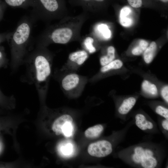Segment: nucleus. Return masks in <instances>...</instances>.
Instances as JSON below:
<instances>
[{
	"label": "nucleus",
	"instance_id": "1a4fd4ad",
	"mask_svg": "<svg viewBox=\"0 0 168 168\" xmlns=\"http://www.w3.org/2000/svg\"><path fill=\"white\" fill-rule=\"evenodd\" d=\"M87 151L91 156L103 157L107 156L112 152V145L108 141L100 140L91 144L88 147Z\"/></svg>",
	"mask_w": 168,
	"mask_h": 168
},
{
	"label": "nucleus",
	"instance_id": "2f4dec72",
	"mask_svg": "<svg viewBox=\"0 0 168 168\" xmlns=\"http://www.w3.org/2000/svg\"><path fill=\"white\" fill-rule=\"evenodd\" d=\"M161 2L163 3H167L168 2V0H158Z\"/></svg>",
	"mask_w": 168,
	"mask_h": 168
},
{
	"label": "nucleus",
	"instance_id": "9b49d317",
	"mask_svg": "<svg viewBox=\"0 0 168 168\" xmlns=\"http://www.w3.org/2000/svg\"><path fill=\"white\" fill-rule=\"evenodd\" d=\"M96 40L91 34L82 38L80 42L82 49L89 54H93L97 51L96 45Z\"/></svg>",
	"mask_w": 168,
	"mask_h": 168
},
{
	"label": "nucleus",
	"instance_id": "f8f14e48",
	"mask_svg": "<svg viewBox=\"0 0 168 168\" xmlns=\"http://www.w3.org/2000/svg\"><path fill=\"white\" fill-rule=\"evenodd\" d=\"M73 121L72 117L65 114L58 118L54 122L52 126L53 130L57 135L62 134V128L67 123H72Z\"/></svg>",
	"mask_w": 168,
	"mask_h": 168
},
{
	"label": "nucleus",
	"instance_id": "a211bd4d",
	"mask_svg": "<svg viewBox=\"0 0 168 168\" xmlns=\"http://www.w3.org/2000/svg\"><path fill=\"white\" fill-rule=\"evenodd\" d=\"M123 65V62L119 59L114 60L107 64L102 66L100 70V72L105 74L111 71L120 68Z\"/></svg>",
	"mask_w": 168,
	"mask_h": 168
},
{
	"label": "nucleus",
	"instance_id": "0eeeda50",
	"mask_svg": "<svg viewBox=\"0 0 168 168\" xmlns=\"http://www.w3.org/2000/svg\"><path fill=\"white\" fill-rule=\"evenodd\" d=\"M89 55L83 49L72 52L69 54L65 64L60 69L56 70L62 73L76 72L87 60Z\"/></svg>",
	"mask_w": 168,
	"mask_h": 168
},
{
	"label": "nucleus",
	"instance_id": "7ed1b4c3",
	"mask_svg": "<svg viewBox=\"0 0 168 168\" xmlns=\"http://www.w3.org/2000/svg\"><path fill=\"white\" fill-rule=\"evenodd\" d=\"M36 21L30 14L23 16L7 40L10 49V65L13 73L23 64L26 57L34 47L32 32Z\"/></svg>",
	"mask_w": 168,
	"mask_h": 168
},
{
	"label": "nucleus",
	"instance_id": "423d86ee",
	"mask_svg": "<svg viewBox=\"0 0 168 168\" xmlns=\"http://www.w3.org/2000/svg\"><path fill=\"white\" fill-rule=\"evenodd\" d=\"M157 154L152 148L138 146L132 149L129 158L133 164L138 166L144 168H154L159 162Z\"/></svg>",
	"mask_w": 168,
	"mask_h": 168
},
{
	"label": "nucleus",
	"instance_id": "bb28decb",
	"mask_svg": "<svg viewBox=\"0 0 168 168\" xmlns=\"http://www.w3.org/2000/svg\"><path fill=\"white\" fill-rule=\"evenodd\" d=\"M144 0H127V1L131 7L134 8H139L143 5Z\"/></svg>",
	"mask_w": 168,
	"mask_h": 168
},
{
	"label": "nucleus",
	"instance_id": "f03ea898",
	"mask_svg": "<svg viewBox=\"0 0 168 168\" xmlns=\"http://www.w3.org/2000/svg\"><path fill=\"white\" fill-rule=\"evenodd\" d=\"M90 14L85 12L76 16H67L58 22L48 26L34 40L35 45L47 47L53 44H67L80 42L81 32Z\"/></svg>",
	"mask_w": 168,
	"mask_h": 168
},
{
	"label": "nucleus",
	"instance_id": "cd10ccee",
	"mask_svg": "<svg viewBox=\"0 0 168 168\" xmlns=\"http://www.w3.org/2000/svg\"><path fill=\"white\" fill-rule=\"evenodd\" d=\"M161 93L163 99L167 103L168 102V86L166 85L162 88Z\"/></svg>",
	"mask_w": 168,
	"mask_h": 168
},
{
	"label": "nucleus",
	"instance_id": "393cba45",
	"mask_svg": "<svg viewBox=\"0 0 168 168\" xmlns=\"http://www.w3.org/2000/svg\"><path fill=\"white\" fill-rule=\"evenodd\" d=\"M72 124L71 123H67L62 128V133L66 137H69L72 134Z\"/></svg>",
	"mask_w": 168,
	"mask_h": 168
},
{
	"label": "nucleus",
	"instance_id": "4468645a",
	"mask_svg": "<svg viewBox=\"0 0 168 168\" xmlns=\"http://www.w3.org/2000/svg\"><path fill=\"white\" fill-rule=\"evenodd\" d=\"M136 100V99L133 97L125 99L118 108L119 113L123 115L128 114L135 105Z\"/></svg>",
	"mask_w": 168,
	"mask_h": 168
},
{
	"label": "nucleus",
	"instance_id": "c85d7f7f",
	"mask_svg": "<svg viewBox=\"0 0 168 168\" xmlns=\"http://www.w3.org/2000/svg\"><path fill=\"white\" fill-rule=\"evenodd\" d=\"M11 32L0 33V44L5 41H7L9 37Z\"/></svg>",
	"mask_w": 168,
	"mask_h": 168
},
{
	"label": "nucleus",
	"instance_id": "b1692460",
	"mask_svg": "<svg viewBox=\"0 0 168 168\" xmlns=\"http://www.w3.org/2000/svg\"><path fill=\"white\" fill-rule=\"evenodd\" d=\"M155 111L157 114L165 119H168V110L167 108L159 105L156 107Z\"/></svg>",
	"mask_w": 168,
	"mask_h": 168
},
{
	"label": "nucleus",
	"instance_id": "c756f323",
	"mask_svg": "<svg viewBox=\"0 0 168 168\" xmlns=\"http://www.w3.org/2000/svg\"><path fill=\"white\" fill-rule=\"evenodd\" d=\"M6 8V6L0 0V22L2 19Z\"/></svg>",
	"mask_w": 168,
	"mask_h": 168
},
{
	"label": "nucleus",
	"instance_id": "20e7f679",
	"mask_svg": "<svg viewBox=\"0 0 168 168\" xmlns=\"http://www.w3.org/2000/svg\"><path fill=\"white\" fill-rule=\"evenodd\" d=\"M30 15L37 21L48 24L53 21L60 20L68 15L65 0H33Z\"/></svg>",
	"mask_w": 168,
	"mask_h": 168
},
{
	"label": "nucleus",
	"instance_id": "6e6552de",
	"mask_svg": "<svg viewBox=\"0 0 168 168\" xmlns=\"http://www.w3.org/2000/svg\"><path fill=\"white\" fill-rule=\"evenodd\" d=\"M110 0H69V3L73 7H80L83 11L90 15L97 12L105 7Z\"/></svg>",
	"mask_w": 168,
	"mask_h": 168
},
{
	"label": "nucleus",
	"instance_id": "4be33fe9",
	"mask_svg": "<svg viewBox=\"0 0 168 168\" xmlns=\"http://www.w3.org/2000/svg\"><path fill=\"white\" fill-rule=\"evenodd\" d=\"M8 63V60L7 57L4 49L0 47V68H6Z\"/></svg>",
	"mask_w": 168,
	"mask_h": 168
},
{
	"label": "nucleus",
	"instance_id": "dca6fc26",
	"mask_svg": "<svg viewBox=\"0 0 168 168\" xmlns=\"http://www.w3.org/2000/svg\"><path fill=\"white\" fill-rule=\"evenodd\" d=\"M156 49V43L155 42L152 41L144 51L143 53V58L146 63H150L152 61Z\"/></svg>",
	"mask_w": 168,
	"mask_h": 168
},
{
	"label": "nucleus",
	"instance_id": "f257e3e1",
	"mask_svg": "<svg viewBox=\"0 0 168 168\" xmlns=\"http://www.w3.org/2000/svg\"><path fill=\"white\" fill-rule=\"evenodd\" d=\"M54 56L47 47L35 45L24 61L25 71L21 81L34 85L41 97H44L48 92Z\"/></svg>",
	"mask_w": 168,
	"mask_h": 168
},
{
	"label": "nucleus",
	"instance_id": "aec40b11",
	"mask_svg": "<svg viewBox=\"0 0 168 168\" xmlns=\"http://www.w3.org/2000/svg\"><path fill=\"white\" fill-rule=\"evenodd\" d=\"M142 90L145 92L152 96L156 95L158 93V89L154 84L149 81L145 80L141 85Z\"/></svg>",
	"mask_w": 168,
	"mask_h": 168
},
{
	"label": "nucleus",
	"instance_id": "a878e982",
	"mask_svg": "<svg viewBox=\"0 0 168 168\" xmlns=\"http://www.w3.org/2000/svg\"><path fill=\"white\" fill-rule=\"evenodd\" d=\"M128 16L120 17L119 21L120 23L124 26L129 27L133 23V21L132 19L131 18L128 17Z\"/></svg>",
	"mask_w": 168,
	"mask_h": 168
},
{
	"label": "nucleus",
	"instance_id": "7c9ffc66",
	"mask_svg": "<svg viewBox=\"0 0 168 168\" xmlns=\"http://www.w3.org/2000/svg\"><path fill=\"white\" fill-rule=\"evenodd\" d=\"M162 126L163 128L166 131L168 130V119H165L162 122Z\"/></svg>",
	"mask_w": 168,
	"mask_h": 168
},
{
	"label": "nucleus",
	"instance_id": "6ab92c4d",
	"mask_svg": "<svg viewBox=\"0 0 168 168\" xmlns=\"http://www.w3.org/2000/svg\"><path fill=\"white\" fill-rule=\"evenodd\" d=\"M103 129L102 125H96L87 129L85 132V135L89 138H96L100 135Z\"/></svg>",
	"mask_w": 168,
	"mask_h": 168
},
{
	"label": "nucleus",
	"instance_id": "412c9836",
	"mask_svg": "<svg viewBox=\"0 0 168 168\" xmlns=\"http://www.w3.org/2000/svg\"><path fill=\"white\" fill-rule=\"evenodd\" d=\"M148 46V42L144 40H141L138 45L132 50V54L135 55H139L143 53Z\"/></svg>",
	"mask_w": 168,
	"mask_h": 168
},
{
	"label": "nucleus",
	"instance_id": "5701e85b",
	"mask_svg": "<svg viewBox=\"0 0 168 168\" xmlns=\"http://www.w3.org/2000/svg\"><path fill=\"white\" fill-rule=\"evenodd\" d=\"M72 146L71 144L68 143L60 147L59 150L60 153L64 155H68L71 154L72 152Z\"/></svg>",
	"mask_w": 168,
	"mask_h": 168
},
{
	"label": "nucleus",
	"instance_id": "39448f33",
	"mask_svg": "<svg viewBox=\"0 0 168 168\" xmlns=\"http://www.w3.org/2000/svg\"><path fill=\"white\" fill-rule=\"evenodd\" d=\"M54 77L59 82L63 91L68 96L77 97L82 92L88 79L76 72L62 73L55 70Z\"/></svg>",
	"mask_w": 168,
	"mask_h": 168
},
{
	"label": "nucleus",
	"instance_id": "f3484780",
	"mask_svg": "<svg viewBox=\"0 0 168 168\" xmlns=\"http://www.w3.org/2000/svg\"><path fill=\"white\" fill-rule=\"evenodd\" d=\"M6 4L13 7L27 8L32 7L33 0H4Z\"/></svg>",
	"mask_w": 168,
	"mask_h": 168
},
{
	"label": "nucleus",
	"instance_id": "2eb2a0df",
	"mask_svg": "<svg viewBox=\"0 0 168 168\" xmlns=\"http://www.w3.org/2000/svg\"><path fill=\"white\" fill-rule=\"evenodd\" d=\"M115 57V49L112 46H109L107 48L106 53L100 58V63L102 66H105L114 60Z\"/></svg>",
	"mask_w": 168,
	"mask_h": 168
},
{
	"label": "nucleus",
	"instance_id": "9d476101",
	"mask_svg": "<svg viewBox=\"0 0 168 168\" xmlns=\"http://www.w3.org/2000/svg\"><path fill=\"white\" fill-rule=\"evenodd\" d=\"M96 40H108L111 37V32L105 23H97L92 26L90 33Z\"/></svg>",
	"mask_w": 168,
	"mask_h": 168
},
{
	"label": "nucleus",
	"instance_id": "ddd939ff",
	"mask_svg": "<svg viewBox=\"0 0 168 168\" xmlns=\"http://www.w3.org/2000/svg\"><path fill=\"white\" fill-rule=\"evenodd\" d=\"M136 126L142 130L152 129L154 127L153 123L147 120L145 116L141 114H138L135 116Z\"/></svg>",
	"mask_w": 168,
	"mask_h": 168
}]
</instances>
